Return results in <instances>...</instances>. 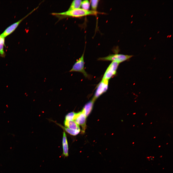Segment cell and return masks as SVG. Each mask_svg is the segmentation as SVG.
I'll return each mask as SVG.
<instances>
[{
  "label": "cell",
  "mask_w": 173,
  "mask_h": 173,
  "mask_svg": "<svg viewBox=\"0 0 173 173\" xmlns=\"http://www.w3.org/2000/svg\"><path fill=\"white\" fill-rule=\"evenodd\" d=\"M98 13L97 11L93 10H86L81 8L68 10V11L60 13H53V15L62 16H69L73 17H80L90 15H96Z\"/></svg>",
  "instance_id": "6da1fadb"
},
{
  "label": "cell",
  "mask_w": 173,
  "mask_h": 173,
  "mask_svg": "<svg viewBox=\"0 0 173 173\" xmlns=\"http://www.w3.org/2000/svg\"><path fill=\"white\" fill-rule=\"evenodd\" d=\"M133 56V55L121 54H110L107 56L99 58H98V60L103 61L115 62L120 63L129 59Z\"/></svg>",
  "instance_id": "7a4b0ae2"
},
{
  "label": "cell",
  "mask_w": 173,
  "mask_h": 173,
  "mask_svg": "<svg viewBox=\"0 0 173 173\" xmlns=\"http://www.w3.org/2000/svg\"><path fill=\"white\" fill-rule=\"evenodd\" d=\"M84 51L81 56L76 60L69 72H79L82 74L86 78H89L90 76L86 72L84 68Z\"/></svg>",
  "instance_id": "3957f363"
},
{
  "label": "cell",
  "mask_w": 173,
  "mask_h": 173,
  "mask_svg": "<svg viewBox=\"0 0 173 173\" xmlns=\"http://www.w3.org/2000/svg\"><path fill=\"white\" fill-rule=\"evenodd\" d=\"M119 64L116 62H112L106 69L102 79L109 80L115 75Z\"/></svg>",
  "instance_id": "277c9868"
},
{
  "label": "cell",
  "mask_w": 173,
  "mask_h": 173,
  "mask_svg": "<svg viewBox=\"0 0 173 173\" xmlns=\"http://www.w3.org/2000/svg\"><path fill=\"white\" fill-rule=\"evenodd\" d=\"M109 80L102 79L98 85L92 99L94 101L107 90Z\"/></svg>",
  "instance_id": "5b68a950"
},
{
  "label": "cell",
  "mask_w": 173,
  "mask_h": 173,
  "mask_svg": "<svg viewBox=\"0 0 173 173\" xmlns=\"http://www.w3.org/2000/svg\"><path fill=\"white\" fill-rule=\"evenodd\" d=\"M34 10V9L21 19L8 27L0 35L5 37L10 35L14 31L22 21L31 14Z\"/></svg>",
  "instance_id": "8992f818"
},
{
  "label": "cell",
  "mask_w": 173,
  "mask_h": 173,
  "mask_svg": "<svg viewBox=\"0 0 173 173\" xmlns=\"http://www.w3.org/2000/svg\"><path fill=\"white\" fill-rule=\"evenodd\" d=\"M86 117L82 111L76 113L74 120L79 125H81L82 128V131L84 132L86 127Z\"/></svg>",
  "instance_id": "52a82bcc"
},
{
  "label": "cell",
  "mask_w": 173,
  "mask_h": 173,
  "mask_svg": "<svg viewBox=\"0 0 173 173\" xmlns=\"http://www.w3.org/2000/svg\"><path fill=\"white\" fill-rule=\"evenodd\" d=\"M62 144L63 152L62 156L64 158L67 157L68 156V146L66 136L64 131L63 134Z\"/></svg>",
  "instance_id": "ba28073f"
},
{
  "label": "cell",
  "mask_w": 173,
  "mask_h": 173,
  "mask_svg": "<svg viewBox=\"0 0 173 173\" xmlns=\"http://www.w3.org/2000/svg\"><path fill=\"white\" fill-rule=\"evenodd\" d=\"M93 99L88 102L85 105L82 111L85 116L87 117L90 113L93 107L94 102Z\"/></svg>",
  "instance_id": "9c48e42d"
},
{
  "label": "cell",
  "mask_w": 173,
  "mask_h": 173,
  "mask_svg": "<svg viewBox=\"0 0 173 173\" xmlns=\"http://www.w3.org/2000/svg\"><path fill=\"white\" fill-rule=\"evenodd\" d=\"M64 124L66 127L69 129L75 130L80 129L79 125L74 120L68 121L65 120Z\"/></svg>",
  "instance_id": "30bf717a"
},
{
  "label": "cell",
  "mask_w": 173,
  "mask_h": 173,
  "mask_svg": "<svg viewBox=\"0 0 173 173\" xmlns=\"http://www.w3.org/2000/svg\"><path fill=\"white\" fill-rule=\"evenodd\" d=\"M5 38L0 35V56L2 57H4L6 56L4 50V47L5 46Z\"/></svg>",
  "instance_id": "8fae6325"
},
{
  "label": "cell",
  "mask_w": 173,
  "mask_h": 173,
  "mask_svg": "<svg viewBox=\"0 0 173 173\" xmlns=\"http://www.w3.org/2000/svg\"><path fill=\"white\" fill-rule=\"evenodd\" d=\"M82 1L80 0H74L73 1L68 10L80 8Z\"/></svg>",
  "instance_id": "7c38bea8"
},
{
  "label": "cell",
  "mask_w": 173,
  "mask_h": 173,
  "mask_svg": "<svg viewBox=\"0 0 173 173\" xmlns=\"http://www.w3.org/2000/svg\"><path fill=\"white\" fill-rule=\"evenodd\" d=\"M61 126L67 132L73 136H75L77 135L80 131V129L77 130L72 129L62 126Z\"/></svg>",
  "instance_id": "4fadbf2b"
},
{
  "label": "cell",
  "mask_w": 173,
  "mask_h": 173,
  "mask_svg": "<svg viewBox=\"0 0 173 173\" xmlns=\"http://www.w3.org/2000/svg\"><path fill=\"white\" fill-rule=\"evenodd\" d=\"M90 5V3L88 0L82 1L81 5L82 9L86 10H89Z\"/></svg>",
  "instance_id": "5bb4252c"
},
{
  "label": "cell",
  "mask_w": 173,
  "mask_h": 173,
  "mask_svg": "<svg viewBox=\"0 0 173 173\" xmlns=\"http://www.w3.org/2000/svg\"><path fill=\"white\" fill-rule=\"evenodd\" d=\"M76 113L73 112H69L65 116V120L70 121L74 120Z\"/></svg>",
  "instance_id": "9a60e30c"
},
{
  "label": "cell",
  "mask_w": 173,
  "mask_h": 173,
  "mask_svg": "<svg viewBox=\"0 0 173 173\" xmlns=\"http://www.w3.org/2000/svg\"><path fill=\"white\" fill-rule=\"evenodd\" d=\"M99 0H91L90 2V4L91 6L92 10L94 11H97Z\"/></svg>",
  "instance_id": "2e32d148"
},
{
  "label": "cell",
  "mask_w": 173,
  "mask_h": 173,
  "mask_svg": "<svg viewBox=\"0 0 173 173\" xmlns=\"http://www.w3.org/2000/svg\"><path fill=\"white\" fill-rule=\"evenodd\" d=\"M136 114V113H134L133 114Z\"/></svg>",
  "instance_id": "e0dca14e"
},
{
  "label": "cell",
  "mask_w": 173,
  "mask_h": 173,
  "mask_svg": "<svg viewBox=\"0 0 173 173\" xmlns=\"http://www.w3.org/2000/svg\"><path fill=\"white\" fill-rule=\"evenodd\" d=\"M152 123H150V124H151Z\"/></svg>",
  "instance_id": "ac0fdd59"
},
{
  "label": "cell",
  "mask_w": 173,
  "mask_h": 173,
  "mask_svg": "<svg viewBox=\"0 0 173 173\" xmlns=\"http://www.w3.org/2000/svg\"><path fill=\"white\" fill-rule=\"evenodd\" d=\"M143 124V123H142V124Z\"/></svg>",
  "instance_id": "d6986e66"
}]
</instances>
